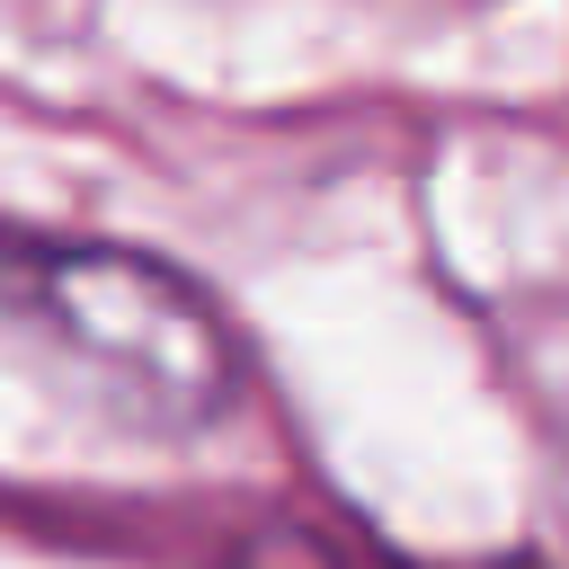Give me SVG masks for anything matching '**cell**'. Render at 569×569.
Masks as SVG:
<instances>
[{"mask_svg": "<svg viewBox=\"0 0 569 569\" xmlns=\"http://www.w3.org/2000/svg\"><path fill=\"white\" fill-rule=\"evenodd\" d=\"M0 347L133 436H196L240 400V347L222 311L178 267L107 240L0 231Z\"/></svg>", "mask_w": 569, "mask_h": 569, "instance_id": "1", "label": "cell"}]
</instances>
